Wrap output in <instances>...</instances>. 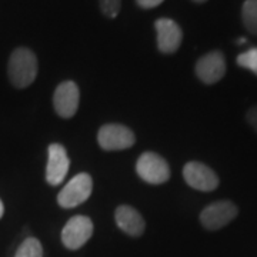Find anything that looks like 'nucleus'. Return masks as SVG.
I'll return each instance as SVG.
<instances>
[{
    "label": "nucleus",
    "mask_w": 257,
    "mask_h": 257,
    "mask_svg": "<svg viewBox=\"0 0 257 257\" xmlns=\"http://www.w3.org/2000/svg\"><path fill=\"white\" fill-rule=\"evenodd\" d=\"M37 57L28 47H18L9 59L8 74L10 83L18 87L25 89L35 82L37 76Z\"/></svg>",
    "instance_id": "f257e3e1"
},
{
    "label": "nucleus",
    "mask_w": 257,
    "mask_h": 257,
    "mask_svg": "<svg viewBox=\"0 0 257 257\" xmlns=\"http://www.w3.org/2000/svg\"><path fill=\"white\" fill-rule=\"evenodd\" d=\"M92 190V176L87 173H79L60 190L57 196V203L63 209H73L89 200Z\"/></svg>",
    "instance_id": "f03ea898"
},
{
    "label": "nucleus",
    "mask_w": 257,
    "mask_h": 257,
    "mask_svg": "<svg viewBox=\"0 0 257 257\" xmlns=\"http://www.w3.org/2000/svg\"><path fill=\"white\" fill-rule=\"evenodd\" d=\"M136 172L139 177L149 184H163L170 177V167L167 162L153 152L140 155L136 163Z\"/></svg>",
    "instance_id": "7ed1b4c3"
},
{
    "label": "nucleus",
    "mask_w": 257,
    "mask_h": 257,
    "mask_svg": "<svg viewBox=\"0 0 257 257\" xmlns=\"http://www.w3.org/2000/svg\"><path fill=\"white\" fill-rule=\"evenodd\" d=\"M99 146L106 152H116V150H126L132 147L136 142L135 133L123 124L110 123L101 126L97 133Z\"/></svg>",
    "instance_id": "20e7f679"
},
{
    "label": "nucleus",
    "mask_w": 257,
    "mask_h": 257,
    "mask_svg": "<svg viewBox=\"0 0 257 257\" xmlns=\"http://www.w3.org/2000/svg\"><path fill=\"white\" fill-rule=\"evenodd\" d=\"M239 214V209L233 202L220 200L209 204L200 213V223L204 229L219 230L234 220Z\"/></svg>",
    "instance_id": "39448f33"
},
{
    "label": "nucleus",
    "mask_w": 257,
    "mask_h": 257,
    "mask_svg": "<svg viewBox=\"0 0 257 257\" xmlns=\"http://www.w3.org/2000/svg\"><path fill=\"white\" fill-rule=\"evenodd\" d=\"M93 234V221L87 216H74L64 224L62 241L69 250L83 247Z\"/></svg>",
    "instance_id": "423d86ee"
},
{
    "label": "nucleus",
    "mask_w": 257,
    "mask_h": 257,
    "mask_svg": "<svg viewBox=\"0 0 257 257\" xmlns=\"http://www.w3.org/2000/svg\"><path fill=\"white\" fill-rule=\"evenodd\" d=\"M80 92L77 84L72 80L62 82L53 94V107L62 119H70L79 109Z\"/></svg>",
    "instance_id": "0eeeda50"
},
{
    "label": "nucleus",
    "mask_w": 257,
    "mask_h": 257,
    "mask_svg": "<svg viewBox=\"0 0 257 257\" xmlns=\"http://www.w3.org/2000/svg\"><path fill=\"white\" fill-rule=\"evenodd\" d=\"M183 177L190 187L200 192H213L219 186V177L202 162H189L183 167Z\"/></svg>",
    "instance_id": "6e6552de"
},
{
    "label": "nucleus",
    "mask_w": 257,
    "mask_h": 257,
    "mask_svg": "<svg viewBox=\"0 0 257 257\" xmlns=\"http://www.w3.org/2000/svg\"><path fill=\"white\" fill-rule=\"evenodd\" d=\"M226 74V59L219 50H213L202 56L196 63V76L204 84H214L220 82Z\"/></svg>",
    "instance_id": "1a4fd4ad"
},
{
    "label": "nucleus",
    "mask_w": 257,
    "mask_h": 257,
    "mask_svg": "<svg viewBox=\"0 0 257 257\" xmlns=\"http://www.w3.org/2000/svg\"><path fill=\"white\" fill-rule=\"evenodd\" d=\"M47 166H46V182L50 186H59L64 180L69 172L70 160L67 152L62 145L52 143L47 150Z\"/></svg>",
    "instance_id": "9d476101"
},
{
    "label": "nucleus",
    "mask_w": 257,
    "mask_h": 257,
    "mask_svg": "<svg viewBox=\"0 0 257 257\" xmlns=\"http://www.w3.org/2000/svg\"><path fill=\"white\" fill-rule=\"evenodd\" d=\"M157 32V47L162 53L170 55L179 50L183 40L180 26L172 19L162 18L155 23Z\"/></svg>",
    "instance_id": "9b49d317"
},
{
    "label": "nucleus",
    "mask_w": 257,
    "mask_h": 257,
    "mask_svg": "<svg viewBox=\"0 0 257 257\" xmlns=\"http://www.w3.org/2000/svg\"><path fill=\"white\" fill-rule=\"evenodd\" d=\"M114 220L120 230H123L126 234L132 237H139L143 234L146 223L143 216L132 206H119L114 211Z\"/></svg>",
    "instance_id": "f8f14e48"
},
{
    "label": "nucleus",
    "mask_w": 257,
    "mask_h": 257,
    "mask_svg": "<svg viewBox=\"0 0 257 257\" xmlns=\"http://www.w3.org/2000/svg\"><path fill=\"white\" fill-rule=\"evenodd\" d=\"M243 25L251 35H257V0H246L241 8Z\"/></svg>",
    "instance_id": "ddd939ff"
},
{
    "label": "nucleus",
    "mask_w": 257,
    "mask_h": 257,
    "mask_svg": "<svg viewBox=\"0 0 257 257\" xmlns=\"http://www.w3.org/2000/svg\"><path fill=\"white\" fill-rule=\"evenodd\" d=\"M15 257H43L42 243L36 237H28L19 246Z\"/></svg>",
    "instance_id": "4468645a"
},
{
    "label": "nucleus",
    "mask_w": 257,
    "mask_h": 257,
    "mask_svg": "<svg viewBox=\"0 0 257 257\" xmlns=\"http://www.w3.org/2000/svg\"><path fill=\"white\" fill-rule=\"evenodd\" d=\"M236 62L240 67L247 69L257 76V47H251L246 52L240 53Z\"/></svg>",
    "instance_id": "2eb2a0df"
},
{
    "label": "nucleus",
    "mask_w": 257,
    "mask_h": 257,
    "mask_svg": "<svg viewBox=\"0 0 257 257\" xmlns=\"http://www.w3.org/2000/svg\"><path fill=\"white\" fill-rule=\"evenodd\" d=\"M101 13L106 18L114 19L119 15L120 8H121V0H99Z\"/></svg>",
    "instance_id": "dca6fc26"
},
{
    "label": "nucleus",
    "mask_w": 257,
    "mask_h": 257,
    "mask_svg": "<svg viewBox=\"0 0 257 257\" xmlns=\"http://www.w3.org/2000/svg\"><path fill=\"white\" fill-rule=\"evenodd\" d=\"M246 119L250 123V126L257 132V106H253L251 109H248L247 114H246Z\"/></svg>",
    "instance_id": "f3484780"
},
{
    "label": "nucleus",
    "mask_w": 257,
    "mask_h": 257,
    "mask_svg": "<svg viewBox=\"0 0 257 257\" xmlns=\"http://www.w3.org/2000/svg\"><path fill=\"white\" fill-rule=\"evenodd\" d=\"M136 2L143 9H153V8H157L159 5H162L165 0H136Z\"/></svg>",
    "instance_id": "a211bd4d"
},
{
    "label": "nucleus",
    "mask_w": 257,
    "mask_h": 257,
    "mask_svg": "<svg viewBox=\"0 0 257 257\" xmlns=\"http://www.w3.org/2000/svg\"><path fill=\"white\" fill-rule=\"evenodd\" d=\"M3 214H5V206H3V202L0 200V219L3 217Z\"/></svg>",
    "instance_id": "6ab92c4d"
},
{
    "label": "nucleus",
    "mask_w": 257,
    "mask_h": 257,
    "mask_svg": "<svg viewBox=\"0 0 257 257\" xmlns=\"http://www.w3.org/2000/svg\"><path fill=\"white\" fill-rule=\"evenodd\" d=\"M237 43H240V45H243V43H246V39H239V42Z\"/></svg>",
    "instance_id": "aec40b11"
},
{
    "label": "nucleus",
    "mask_w": 257,
    "mask_h": 257,
    "mask_svg": "<svg viewBox=\"0 0 257 257\" xmlns=\"http://www.w3.org/2000/svg\"><path fill=\"white\" fill-rule=\"evenodd\" d=\"M193 2H196V3H204V2H207V0H193Z\"/></svg>",
    "instance_id": "412c9836"
}]
</instances>
